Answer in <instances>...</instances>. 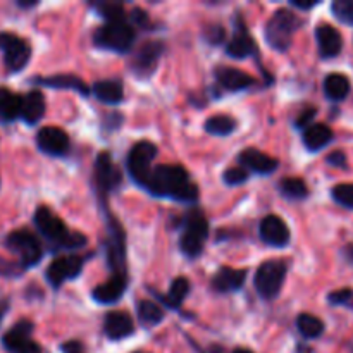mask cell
Instances as JSON below:
<instances>
[{
  "label": "cell",
  "mask_w": 353,
  "mask_h": 353,
  "mask_svg": "<svg viewBox=\"0 0 353 353\" xmlns=\"http://www.w3.org/2000/svg\"><path fill=\"white\" fill-rule=\"evenodd\" d=\"M148 192L154 195L169 196L179 202H195L199 199V188L192 183L186 169L174 164L154 168Z\"/></svg>",
  "instance_id": "obj_1"
},
{
  "label": "cell",
  "mask_w": 353,
  "mask_h": 353,
  "mask_svg": "<svg viewBox=\"0 0 353 353\" xmlns=\"http://www.w3.org/2000/svg\"><path fill=\"white\" fill-rule=\"evenodd\" d=\"M33 223L37 226L38 233L48 241V243L55 245L61 248H81L86 245L85 234L81 233H71L68 230L61 217L57 214L52 212L48 207L41 205L34 210Z\"/></svg>",
  "instance_id": "obj_2"
},
{
  "label": "cell",
  "mask_w": 353,
  "mask_h": 353,
  "mask_svg": "<svg viewBox=\"0 0 353 353\" xmlns=\"http://www.w3.org/2000/svg\"><path fill=\"white\" fill-rule=\"evenodd\" d=\"M3 245L19 257V264L24 271L34 268L43 257V247H41L40 240H38L37 234L31 233L26 228L10 231L6 236Z\"/></svg>",
  "instance_id": "obj_3"
},
{
  "label": "cell",
  "mask_w": 353,
  "mask_h": 353,
  "mask_svg": "<svg viewBox=\"0 0 353 353\" xmlns=\"http://www.w3.org/2000/svg\"><path fill=\"white\" fill-rule=\"evenodd\" d=\"M300 19L296 14L288 9H279L272 14L265 26V40L272 48L279 52H286L292 47V40L295 31L299 30Z\"/></svg>",
  "instance_id": "obj_4"
},
{
  "label": "cell",
  "mask_w": 353,
  "mask_h": 353,
  "mask_svg": "<svg viewBox=\"0 0 353 353\" xmlns=\"http://www.w3.org/2000/svg\"><path fill=\"white\" fill-rule=\"evenodd\" d=\"M134 30L126 21H112L100 26L93 34V43L99 48L114 52H128L133 47Z\"/></svg>",
  "instance_id": "obj_5"
},
{
  "label": "cell",
  "mask_w": 353,
  "mask_h": 353,
  "mask_svg": "<svg viewBox=\"0 0 353 353\" xmlns=\"http://www.w3.org/2000/svg\"><path fill=\"white\" fill-rule=\"evenodd\" d=\"M0 52H2L3 65L7 72L16 74L21 72L31 59V45L26 38L10 31H0Z\"/></svg>",
  "instance_id": "obj_6"
},
{
  "label": "cell",
  "mask_w": 353,
  "mask_h": 353,
  "mask_svg": "<svg viewBox=\"0 0 353 353\" xmlns=\"http://www.w3.org/2000/svg\"><path fill=\"white\" fill-rule=\"evenodd\" d=\"M209 236V223L200 210H192L186 216L179 247L186 257H199L203 250V243Z\"/></svg>",
  "instance_id": "obj_7"
},
{
  "label": "cell",
  "mask_w": 353,
  "mask_h": 353,
  "mask_svg": "<svg viewBox=\"0 0 353 353\" xmlns=\"http://www.w3.org/2000/svg\"><path fill=\"white\" fill-rule=\"evenodd\" d=\"M155 155H157V147L150 141H138L133 145L128 154V171H130L131 178L148 190L152 179V162H154Z\"/></svg>",
  "instance_id": "obj_8"
},
{
  "label": "cell",
  "mask_w": 353,
  "mask_h": 353,
  "mask_svg": "<svg viewBox=\"0 0 353 353\" xmlns=\"http://www.w3.org/2000/svg\"><path fill=\"white\" fill-rule=\"evenodd\" d=\"M286 264L283 261H265L257 269L254 278L255 290L265 300H272L279 295L285 283Z\"/></svg>",
  "instance_id": "obj_9"
},
{
  "label": "cell",
  "mask_w": 353,
  "mask_h": 353,
  "mask_svg": "<svg viewBox=\"0 0 353 353\" xmlns=\"http://www.w3.org/2000/svg\"><path fill=\"white\" fill-rule=\"evenodd\" d=\"M34 324L28 319L17 321L2 336V347L9 353H41L40 345L33 340Z\"/></svg>",
  "instance_id": "obj_10"
},
{
  "label": "cell",
  "mask_w": 353,
  "mask_h": 353,
  "mask_svg": "<svg viewBox=\"0 0 353 353\" xmlns=\"http://www.w3.org/2000/svg\"><path fill=\"white\" fill-rule=\"evenodd\" d=\"M83 269V259L76 257V255H65V257H59L52 262L45 271V278L50 283V286L59 288L64 285L69 279H74L76 276L81 272Z\"/></svg>",
  "instance_id": "obj_11"
},
{
  "label": "cell",
  "mask_w": 353,
  "mask_h": 353,
  "mask_svg": "<svg viewBox=\"0 0 353 353\" xmlns=\"http://www.w3.org/2000/svg\"><path fill=\"white\" fill-rule=\"evenodd\" d=\"M37 147L43 154L59 157L69 148V137L64 130L57 126H45L37 133Z\"/></svg>",
  "instance_id": "obj_12"
},
{
  "label": "cell",
  "mask_w": 353,
  "mask_h": 353,
  "mask_svg": "<svg viewBox=\"0 0 353 353\" xmlns=\"http://www.w3.org/2000/svg\"><path fill=\"white\" fill-rule=\"evenodd\" d=\"M259 234H261V240L269 247L283 248L290 243V230L279 216L264 217L259 226Z\"/></svg>",
  "instance_id": "obj_13"
},
{
  "label": "cell",
  "mask_w": 353,
  "mask_h": 353,
  "mask_svg": "<svg viewBox=\"0 0 353 353\" xmlns=\"http://www.w3.org/2000/svg\"><path fill=\"white\" fill-rule=\"evenodd\" d=\"M162 52H164V45L161 41H147L138 48L137 55H134L133 68L138 76H150L154 72L155 65H157L159 59H161Z\"/></svg>",
  "instance_id": "obj_14"
},
{
  "label": "cell",
  "mask_w": 353,
  "mask_h": 353,
  "mask_svg": "<svg viewBox=\"0 0 353 353\" xmlns=\"http://www.w3.org/2000/svg\"><path fill=\"white\" fill-rule=\"evenodd\" d=\"M95 179H97V186H99L100 193H109L110 190L116 188L121 181L119 171H117V168L114 165L110 155L105 154V152H102V154L97 157Z\"/></svg>",
  "instance_id": "obj_15"
},
{
  "label": "cell",
  "mask_w": 353,
  "mask_h": 353,
  "mask_svg": "<svg viewBox=\"0 0 353 353\" xmlns=\"http://www.w3.org/2000/svg\"><path fill=\"white\" fill-rule=\"evenodd\" d=\"M241 168H245L248 171L259 172V174H271L278 169L279 161L278 159L271 157V155L264 154V152L257 150V148H245L243 152L238 157Z\"/></svg>",
  "instance_id": "obj_16"
},
{
  "label": "cell",
  "mask_w": 353,
  "mask_h": 353,
  "mask_svg": "<svg viewBox=\"0 0 353 353\" xmlns=\"http://www.w3.org/2000/svg\"><path fill=\"white\" fill-rule=\"evenodd\" d=\"M316 38L319 54L324 59L336 57L343 48V38H341L340 31L331 24H321L316 30Z\"/></svg>",
  "instance_id": "obj_17"
},
{
  "label": "cell",
  "mask_w": 353,
  "mask_h": 353,
  "mask_svg": "<svg viewBox=\"0 0 353 353\" xmlns=\"http://www.w3.org/2000/svg\"><path fill=\"white\" fill-rule=\"evenodd\" d=\"M103 331H105V336L109 338V340H123V338H128L133 334V319L130 317V314L121 312V310L109 312L105 316V321H103Z\"/></svg>",
  "instance_id": "obj_18"
},
{
  "label": "cell",
  "mask_w": 353,
  "mask_h": 353,
  "mask_svg": "<svg viewBox=\"0 0 353 353\" xmlns=\"http://www.w3.org/2000/svg\"><path fill=\"white\" fill-rule=\"evenodd\" d=\"M45 97L40 90H31L26 95H23V105H21V119L26 124L33 126V124L40 123L45 116Z\"/></svg>",
  "instance_id": "obj_19"
},
{
  "label": "cell",
  "mask_w": 353,
  "mask_h": 353,
  "mask_svg": "<svg viewBox=\"0 0 353 353\" xmlns=\"http://www.w3.org/2000/svg\"><path fill=\"white\" fill-rule=\"evenodd\" d=\"M247 278L245 269H233V268H221L212 278V288L219 293L236 292L241 288Z\"/></svg>",
  "instance_id": "obj_20"
},
{
  "label": "cell",
  "mask_w": 353,
  "mask_h": 353,
  "mask_svg": "<svg viewBox=\"0 0 353 353\" xmlns=\"http://www.w3.org/2000/svg\"><path fill=\"white\" fill-rule=\"evenodd\" d=\"M257 52V45H255V40L250 37L247 30H245L243 24L236 28V33L233 34L230 41L226 45V54L230 57L234 59H245L248 55L255 54Z\"/></svg>",
  "instance_id": "obj_21"
},
{
  "label": "cell",
  "mask_w": 353,
  "mask_h": 353,
  "mask_svg": "<svg viewBox=\"0 0 353 353\" xmlns=\"http://www.w3.org/2000/svg\"><path fill=\"white\" fill-rule=\"evenodd\" d=\"M216 79L224 90L230 92H240L254 85V78L236 68H217Z\"/></svg>",
  "instance_id": "obj_22"
},
{
  "label": "cell",
  "mask_w": 353,
  "mask_h": 353,
  "mask_svg": "<svg viewBox=\"0 0 353 353\" xmlns=\"http://www.w3.org/2000/svg\"><path fill=\"white\" fill-rule=\"evenodd\" d=\"M21 105H23V95H17L6 86H0V124H9L21 119Z\"/></svg>",
  "instance_id": "obj_23"
},
{
  "label": "cell",
  "mask_w": 353,
  "mask_h": 353,
  "mask_svg": "<svg viewBox=\"0 0 353 353\" xmlns=\"http://www.w3.org/2000/svg\"><path fill=\"white\" fill-rule=\"evenodd\" d=\"M124 290H126V276L114 274L109 281L93 290V299L99 303H114L124 295Z\"/></svg>",
  "instance_id": "obj_24"
},
{
  "label": "cell",
  "mask_w": 353,
  "mask_h": 353,
  "mask_svg": "<svg viewBox=\"0 0 353 353\" xmlns=\"http://www.w3.org/2000/svg\"><path fill=\"white\" fill-rule=\"evenodd\" d=\"M333 141V131H331L330 126L323 123H316L310 124L309 128H305L303 131V143L305 147L309 148L310 152H317L323 150L324 147Z\"/></svg>",
  "instance_id": "obj_25"
},
{
  "label": "cell",
  "mask_w": 353,
  "mask_h": 353,
  "mask_svg": "<svg viewBox=\"0 0 353 353\" xmlns=\"http://www.w3.org/2000/svg\"><path fill=\"white\" fill-rule=\"evenodd\" d=\"M31 81L38 83V85L50 86V88H61V90H74V92L88 95L90 90L83 79L76 78L72 74H55V76H45V78H33Z\"/></svg>",
  "instance_id": "obj_26"
},
{
  "label": "cell",
  "mask_w": 353,
  "mask_h": 353,
  "mask_svg": "<svg viewBox=\"0 0 353 353\" xmlns=\"http://www.w3.org/2000/svg\"><path fill=\"white\" fill-rule=\"evenodd\" d=\"M93 93H95L97 99L103 103H109V105H116V103L123 102L124 99V88L119 81H114V79H102V81H97L93 85Z\"/></svg>",
  "instance_id": "obj_27"
},
{
  "label": "cell",
  "mask_w": 353,
  "mask_h": 353,
  "mask_svg": "<svg viewBox=\"0 0 353 353\" xmlns=\"http://www.w3.org/2000/svg\"><path fill=\"white\" fill-rule=\"evenodd\" d=\"M324 93L330 100H343L350 93V79L347 76L340 74V72H333V74L326 76L324 79Z\"/></svg>",
  "instance_id": "obj_28"
},
{
  "label": "cell",
  "mask_w": 353,
  "mask_h": 353,
  "mask_svg": "<svg viewBox=\"0 0 353 353\" xmlns=\"http://www.w3.org/2000/svg\"><path fill=\"white\" fill-rule=\"evenodd\" d=\"M296 327H299V333L307 340L319 338L324 333V323L312 314H300L296 317Z\"/></svg>",
  "instance_id": "obj_29"
},
{
  "label": "cell",
  "mask_w": 353,
  "mask_h": 353,
  "mask_svg": "<svg viewBox=\"0 0 353 353\" xmlns=\"http://www.w3.org/2000/svg\"><path fill=\"white\" fill-rule=\"evenodd\" d=\"M138 319L145 324V326H157L164 319V312L161 307L152 300H141L138 303Z\"/></svg>",
  "instance_id": "obj_30"
},
{
  "label": "cell",
  "mask_w": 353,
  "mask_h": 353,
  "mask_svg": "<svg viewBox=\"0 0 353 353\" xmlns=\"http://www.w3.org/2000/svg\"><path fill=\"white\" fill-rule=\"evenodd\" d=\"M234 128H236L234 119H231L230 116H223V114L212 116L205 121V131L214 137H228L230 133H233Z\"/></svg>",
  "instance_id": "obj_31"
},
{
  "label": "cell",
  "mask_w": 353,
  "mask_h": 353,
  "mask_svg": "<svg viewBox=\"0 0 353 353\" xmlns=\"http://www.w3.org/2000/svg\"><path fill=\"white\" fill-rule=\"evenodd\" d=\"M279 190L286 199L292 200H302L309 196V188H307L305 181L300 178H285L279 183Z\"/></svg>",
  "instance_id": "obj_32"
},
{
  "label": "cell",
  "mask_w": 353,
  "mask_h": 353,
  "mask_svg": "<svg viewBox=\"0 0 353 353\" xmlns=\"http://www.w3.org/2000/svg\"><path fill=\"white\" fill-rule=\"evenodd\" d=\"M190 293V281L186 278H178L172 281L171 288H169L168 296H165V302L169 307H179L183 303V300L188 296Z\"/></svg>",
  "instance_id": "obj_33"
},
{
  "label": "cell",
  "mask_w": 353,
  "mask_h": 353,
  "mask_svg": "<svg viewBox=\"0 0 353 353\" xmlns=\"http://www.w3.org/2000/svg\"><path fill=\"white\" fill-rule=\"evenodd\" d=\"M99 14H102L107 19V23L112 21H124V6L121 2H114V0H103V2L93 3Z\"/></svg>",
  "instance_id": "obj_34"
},
{
  "label": "cell",
  "mask_w": 353,
  "mask_h": 353,
  "mask_svg": "<svg viewBox=\"0 0 353 353\" xmlns=\"http://www.w3.org/2000/svg\"><path fill=\"white\" fill-rule=\"evenodd\" d=\"M333 200L340 203L345 209H353V183H343V185H336L331 192Z\"/></svg>",
  "instance_id": "obj_35"
},
{
  "label": "cell",
  "mask_w": 353,
  "mask_h": 353,
  "mask_svg": "<svg viewBox=\"0 0 353 353\" xmlns=\"http://www.w3.org/2000/svg\"><path fill=\"white\" fill-rule=\"evenodd\" d=\"M333 14L345 24H353V0H336L333 3Z\"/></svg>",
  "instance_id": "obj_36"
},
{
  "label": "cell",
  "mask_w": 353,
  "mask_h": 353,
  "mask_svg": "<svg viewBox=\"0 0 353 353\" xmlns=\"http://www.w3.org/2000/svg\"><path fill=\"white\" fill-rule=\"evenodd\" d=\"M327 302H330L331 305L353 307V290L352 288L336 290V292L327 295Z\"/></svg>",
  "instance_id": "obj_37"
},
{
  "label": "cell",
  "mask_w": 353,
  "mask_h": 353,
  "mask_svg": "<svg viewBox=\"0 0 353 353\" xmlns=\"http://www.w3.org/2000/svg\"><path fill=\"white\" fill-rule=\"evenodd\" d=\"M247 179H248V171L245 168H240V165H236V168H230L224 171V181H226V185L230 186L243 185Z\"/></svg>",
  "instance_id": "obj_38"
},
{
  "label": "cell",
  "mask_w": 353,
  "mask_h": 353,
  "mask_svg": "<svg viewBox=\"0 0 353 353\" xmlns=\"http://www.w3.org/2000/svg\"><path fill=\"white\" fill-rule=\"evenodd\" d=\"M23 271L19 262H10L0 257V278H17Z\"/></svg>",
  "instance_id": "obj_39"
},
{
  "label": "cell",
  "mask_w": 353,
  "mask_h": 353,
  "mask_svg": "<svg viewBox=\"0 0 353 353\" xmlns=\"http://www.w3.org/2000/svg\"><path fill=\"white\" fill-rule=\"evenodd\" d=\"M205 38L212 45H217L221 43V41H224V38H226V31H224V28L221 26V24H210V26L205 30Z\"/></svg>",
  "instance_id": "obj_40"
},
{
  "label": "cell",
  "mask_w": 353,
  "mask_h": 353,
  "mask_svg": "<svg viewBox=\"0 0 353 353\" xmlns=\"http://www.w3.org/2000/svg\"><path fill=\"white\" fill-rule=\"evenodd\" d=\"M316 114H317L316 107H309V109H307V110H302L300 117H299V119H296V126H299V128H305V126L309 128L310 124H312V123H310V121L314 119V116H316Z\"/></svg>",
  "instance_id": "obj_41"
},
{
  "label": "cell",
  "mask_w": 353,
  "mask_h": 353,
  "mask_svg": "<svg viewBox=\"0 0 353 353\" xmlns=\"http://www.w3.org/2000/svg\"><path fill=\"white\" fill-rule=\"evenodd\" d=\"M327 164L333 165V168H347V155L341 150L333 152V154L327 157Z\"/></svg>",
  "instance_id": "obj_42"
},
{
  "label": "cell",
  "mask_w": 353,
  "mask_h": 353,
  "mask_svg": "<svg viewBox=\"0 0 353 353\" xmlns=\"http://www.w3.org/2000/svg\"><path fill=\"white\" fill-rule=\"evenodd\" d=\"M131 19H133L138 26H141V24H147V14L141 9H134L133 12H131Z\"/></svg>",
  "instance_id": "obj_43"
},
{
  "label": "cell",
  "mask_w": 353,
  "mask_h": 353,
  "mask_svg": "<svg viewBox=\"0 0 353 353\" xmlns=\"http://www.w3.org/2000/svg\"><path fill=\"white\" fill-rule=\"evenodd\" d=\"M10 305H9V300L6 299H0V324H2L3 317L7 316V312H9Z\"/></svg>",
  "instance_id": "obj_44"
},
{
  "label": "cell",
  "mask_w": 353,
  "mask_h": 353,
  "mask_svg": "<svg viewBox=\"0 0 353 353\" xmlns=\"http://www.w3.org/2000/svg\"><path fill=\"white\" fill-rule=\"evenodd\" d=\"M62 350L65 353H83L81 348H79V343H65Z\"/></svg>",
  "instance_id": "obj_45"
},
{
  "label": "cell",
  "mask_w": 353,
  "mask_h": 353,
  "mask_svg": "<svg viewBox=\"0 0 353 353\" xmlns=\"http://www.w3.org/2000/svg\"><path fill=\"white\" fill-rule=\"evenodd\" d=\"M293 6L299 7V9H310V7H314L316 3L310 2V3H303V2H293Z\"/></svg>",
  "instance_id": "obj_46"
},
{
  "label": "cell",
  "mask_w": 353,
  "mask_h": 353,
  "mask_svg": "<svg viewBox=\"0 0 353 353\" xmlns=\"http://www.w3.org/2000/svg\"><path fill=\"white\" fill-rule=\"evenodd\" d=\"M34 6H37V2H17V7H21V9H31Z\"/></svg>",
  "instance_id": "obj_47"
},
{
  "label": "cell",
  "mask_w": 353,
  "mask_h": 353,
  "mask_svg": "<svg viewBox=\"0 0 353 353\" xmlns=\"http://www.w3.org/2000/svg\"><path fill=\"white\" fill-rule=\"evenodd\" d=\"M233 353H254V352H250V350H245V348H236V350H234Z\"/></svg>",
  "instance_id": "obj_48"
},
{
  "label": "cell",
  "mask_w": 353,
  "mask_h": 353,
  "mask_svg": "<svg viewBox=\"0 0 353 353\" xmlns=\"http://www.w3.org/2000/svg\"><path fill=\"white\" fill-rule=\"evenodd\" d=\"M134 353H145V352H134Z\"/></svg>",
  "instance_id": "obj_49"
}]
</instances>
